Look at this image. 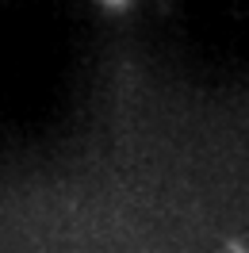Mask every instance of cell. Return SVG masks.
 <instances>
[{
  "mask_svg": "<svg viewBox=\"0 0 249 253\" xmlns=\"http://www.w3.org/2000/svg\"><path fill=\"white\" fill-rule=\"evenodd\" d=\"M130 4H134V0H96V8H104V12H111V16L130 12Z\"/></svg>",
  "mask_w": 249,
  "mask_h": 253,
  "instance_id": "1",
  "label": "cell"
}]
</instances>
